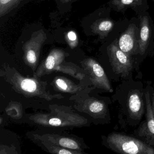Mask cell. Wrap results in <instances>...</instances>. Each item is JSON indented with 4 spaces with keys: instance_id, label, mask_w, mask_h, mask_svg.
<instances>
[{
    "instance_id": "6da1fadb",
    "label": "cell",
    "mask_w": 154,
    "mask_h": 154,
    "mask_svg": "<svg viewBox=\"0 0 154 154\" xmlns=\"http://www.w3.org/2000/svg\"><path fill=\"white\" fill-rule=\"evenodd\" d=\"M49 112L34 113L29 116V122L38 128L73 129L90 126L87 118L76 112L71 107L50 104Z\"/></svg>"
},
{
    "instance_id": "7a4b0ae2",
    "label": "cell",
    "mask_w": 154,
    "mask_h": 154,
    "mask_svg": "<svg viewBox=\"0 0 154 154\" xmlns=\"http://www.w3.org/2000/svg\"><path fill=\"white\" fill-rule=\"evenodd\" d=\"M3 75L15 91L26 98H38L47 101L64 98L61 94L52 93L48 89L46 82L33 76H24L14 67H5Z\"/></svg>"
},
{
    "instance_id": "3957f363",
    "label": "cell",
    "mask_w": 154,
    "mask_h": 154,
    "mask_svg": "<svg viewBox=\"0 0 154 154\" xmlns=\"http://www.w3.org/2000/svg\"><path fill=\"white\" fill-rule=\"evenodd\" d=\"M28 138H34L51 142L65 148L77 150L86 154L85 150L90 148L83 139L74 134H70L65 130L38 128L26 133Z\"/></svg>"
},
{
    "instance_id": "277c9868",
    "label": "cell",
    "mask_w": 154,
    "mask_h": 154,
    "mask_svg": "<svg viewBox=\"0 0 154 154\" xmlns=\"http://www.w3.org/2000/svg\"><path fill=\"white\" fill-rule=\"evenodd\" d=\"M103 144L120 154H154V148L143 141L120 133H111L103 139Z\"/></svg>"
},
{
    "instance_id": "5b68a950",
    "label": "cell",
    "mask_w": 154,
    "mask_h": 154,
    "mask_svg": "<svg viewBox=\"0 0 154 154\" xmlns=\"http://www.w3.org/2000/svg\"><path fill=\"white\" fill-rule=\"evenodd\" d=\"M94 88H88L69 98L73 103V108L74 109L90 116L93 121L104 119L108 112V108L104 101L89 95V93Z\"/></svg>"
},
{
    "instance_id": "8992f818",
    "label": "cell",
    "mask_w": 154,
    "mask_h": 154,
    "mask_svg": "<svg viewBox=\"0 0 154 154\" xmlns=\"http://www.w3.org/2000/svg\"><path fill=\"white\" fill-rule=\"evenodd\" d=\"M81 64L94 88L104 90L110 93L113 92L107 74L96 60L93 58H87L82 61Z\"/></svg>"
},
{
    "instance_id": "52a82bcc",
    "label": "cell",
    "mask_w": 154,
    "mask_h": 154,
    "mask_svg": "<svg viewBox=\"0 0 154 154\" xmlns=\"http://www.w3.org/2000/svg\"><path fill=\"white\" fill-rule=\"evenodd\" d=\"M107 51L112 69L117 74L125 75L131 71L132 63L130 56L121 50L117 39L108 46Z\"/></svg>"
},
{
    "instance_id": "ba28073f",
    "label": "cell",
    "mask_w": 154,
    "mask_h": 154,
    "mask_svg": "<svg viewBox=\"0 0 154 154\" xmlns=\"http://www.w3.org/2000/svg\"><path fill=\"white\" fill-rule=\"evenodd\" d=\"M45 37L44 33H37L25 44L23 47L24 62L34 72L37 69L41 46Z\"/></svg>"
},
{
    "instance_id": "9c48e42d",
    "label": "cell",
    "mask_w": 154,
    "mask_h": 154,
    "mask_svg": "<svg viewBox=\"0 0 154 154\" xmlns=\"http://www.w3.org/2000/svg\"><path fill=\"white\" fill-rule=\"evenodd\" d=\"M67 55L68 54L61 49H53L38 67L33 76L40 78L44 75L56 72V68L63 63L65 58Z\"/></svg>"
},
{
    "instance_id": "30bf717a",
    "label": "cell",
    "mask_w": 154,
    "mask_h": 154,
    "mask_svg": "<svg viewBox=\"0 0 154 154\" xmlns=\"http://www.w3.org/2000/svg\"><path fill=\"white\" fill-rule=\"evenodd\" d=\"M139 30L137 26L131 24L120 37L118 45L121 50L130 56L139 48Z\"/></svg>"
},
{
    "instance_id": "8fae6325",
    "label": "cell",
    "mask_w": 154,
    "mask_h": 154,
    "mask_svg": "<svg viewBox=\"0 0 154 154\" xmlns=\"http://www.w3.org/2000/svg\"><path fill=\"white\" fill-rule=\"evenodd\" d=\"M51 85L58 92L76 94L90 88L91 83L86 82H81L79 84H76L67 77L63 76H57L54 78L51 83Z\"/></svg>"
},
{
    "instance_id": "7c38bea8",
    "label": "cell",
    "mask_w": 154,
    "mask_h": 154,
    "mask_svg": "<svg viewBox=\"0 0 154 154\" xmlns=\"http://www.w3.org/2000/svg\"><path fill=\"white\" fill-rule=\"evenodd\" d=\"M146 101V122L139 128V135L146 138L149 144L154 145V115L151 106L150 95L148 91L145 94Z\"/></svg>"
},
{
    "instance_id": "4fadbf2b",
    "label": "cell",
    "mask_w": 154,
    "mask_h": 154,
    "mask_svg": "<svg viewBox=\"0 0 154 154\" xmlns=\"http://www.w3.org/2000/svg\"><path fill=\"white\" fill-rule=\"evenodd\" d=\"M128 109L131 119L140 120L144 113V102L140 92L137 91L131 92L128 99Z\"/></svg>"
},
{
    "instance_id": "5bb4252c",
    "label": "cell",
    "mask_w": 154,
    "mask_h": 154,
    "mask_svg": "<svg viewBox=\"0 0 154 154\" xmlns=\"http://www.w3.org/2000/svg\"><path fill=\"white\" fill-rule=\"evenodd\" d=\"M151 29L148 17L147 16L140 17L139 42V51L140 55L144 54L147 49L151 35Z\"/></svg>"
},
{
    "instance_id": "9a60e30c",
    "label": "cell",
    "mask_w": 154,
    "mask_h": 154,
    "mask_svg": "<svg viewBox=\"0 0 154 154\" xmlns=\"http://www.w3.org/2000/svg\"><path fill=\"white\" fill-rule=\"evenodd\" d=\"M29 139L30 140L44 151L51 154H84L80 151L62 147L51 142H47L38 139L29 138Z\"/></svg>"
},
{
    "instance_id": "2e32d148",
    "label": "cell",
    "mask_w": 154,
    "mask_h": 154,
    "mask_svg": "<svg viewBox=\"0 0 154 154\" xmlns=\"http://www.w3.org/2000/svg\"><path fill=\"white\" fill-rule=\"evenodd\" d=\"M95 32L103 36H106L112 30L114 23L110 19H104L99 21L95 25Z\"/></svg>"
},
{
    "instance_id": "e0dca14e",
    "label": "cell",
    "mask_w": 154,
    "mask_h": 154,
    "mask_svg": "<svg viewBox=\"0 0 154 154\" xmlns=\"http://www.w3.org/2000/svg\"><path fill=\"white\" fill-rule=\"evenodd\" d=\"M22 0H0V15L4 16L17 7Z\"/></svg>"
},
{
    "instance_id": "ac0fdd59",
    "label": "cell",
    "mask_w": 154,
    "mask_h": 154,
    "mask_svg": "<svg viewBox=\"0 0 154 154\" xmlns=\"http://www.w3.org/2000/svg\"><path fill=\"white\" fill-rule=\"evenodd\" d=\"M7 114L13 119H20L22 115V108L19 103H11L6 109Z\"/></svg>"
},
{
    "instance_id": "d6986e66",
    "label": "cell",
    "mask_w": 154,
    "mask_h": 154,
    "mask_svg": "<svg viewBox=\"0 0 154 154\" xmlns=\"http://www.w3.org/2000/svg\"><path fill=\"white\" fill-rule=\"evenodd\" d=\"M139 1V0H111L110 3L118 10H121L125 8L133 7Z\"/></svg>"
},
{
    "instance_id": "ffe728a7",
    "label": "cell",
    "mask_w": 154,
    "mask_h": 154,
    "mask_svg": "<svg viewBox=\"0 0 154 154\" xmlns=\"http://www.w3.org/2000/svg\"><path fill=\"white\" fill-rule=\"evenodd\" d=\"M67 36H68V38L70 41H75L77 38V36L73 31H70L68 33Z\"/></svg>"
},
{
    "instance_id": "44dd1931",
    "label": "cell",
    "mask_w": 154,
    "mask_h": 154,
    "mask_svg": "<svg viewBox=\"0 0 154 154\" xmlns=\"http://www.w3.org/2000/svg\"><path fill=\"white\" fill-rule=\"evenodd\" d=\"M151 106H152V110L154 115V91L152 94V100H151Z\"/></svg>"
}]
</instances>
